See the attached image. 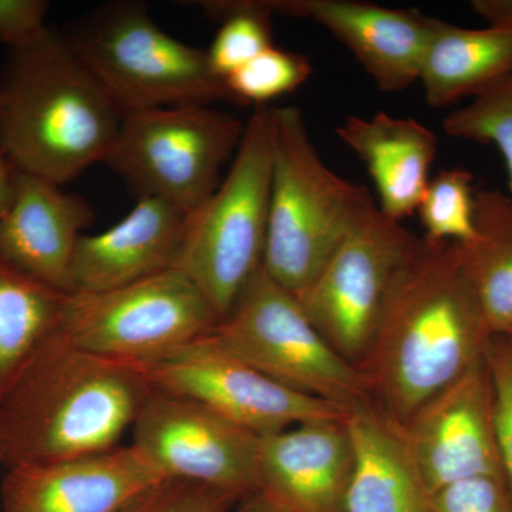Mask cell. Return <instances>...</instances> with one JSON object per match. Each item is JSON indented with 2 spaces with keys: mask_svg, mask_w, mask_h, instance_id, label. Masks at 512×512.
Returning <instances> with one entry per match:
<instances>
[{
  "mask_svg": "<svg viewBox=\"0 0 512 512\" xmlns=\"http://www.w3.org/2000/svg\"><path fill=\"white\" fill-rule=\"evenodd\" d=\"M491 336L456 242L423 237L397 276L359 370L373 403L403 426L483 359Z\"/></svg>",
  "mask_w": 512,
  "mask_h": 512,
  "instance_id": "6da1fadb",
  "label": "cell"
},
{
  "mask_svg": "<svg viewBox=\"0 0 512 512\" xmlns=\"http://www.w3.org/2000/svg\"><path fill=\"white\" fill-rule=\"evenodd\" d=\"M151 392L141 367L84 352L53 332L0 402V461L9 468L113 450Z\"/></svg>",
  "mask_w": 512,
  "mask_h": 512,
  "instance_id": "7a4b0ae2",
  "label": "cell"
},
{
  "mask_svg": "<svg viewBox=\"0 0 512 512\" xmlns=\"http://www.w3.org/2000/svg\"><path fill=\"white\" fill-rule=\"evenodd\" d=\"M124 111L52 29L12 50L0 82V153L56 185L104 163Z\"/></svg>",
  "mask_w": 512,
  "mask_h": 512,
  "instance_id": "3957f363",
  "label": "cell"
},
{
  "mask_svg": "<svg viewBox=\"0 0 512 512\" xmlns=\"http://www.w3.org/2000/svg\"><path fill=\"white\" fill-rule=\"evenodd\" d=\"M372 194L323 163L298 107H274V154L262 268L296 299L308 291Z\"/></svg>",
  "mask_w": 512,
  "mask_h": 512,
  "instance_id": "277c9868",
  "label": "cell"
},
{
  "mask_svg": "<svg viewBox=\"0 0 512 512\" xmlns=\"http://www.w3.org/2000/svg\"><path fill=\"white\" fill-rule=\"evenodd\" d=\"M274 154V107L256 106L227 177L188 217L174 269L207 296L220 319L264 262Z\"/></svg>",
  "mask_w": 512,
  "mask_h": 512,
  "instance_id": "5b68a950",
  "label": "cell"
},
{
  "mask_svg": "<svg viewBox=\"0 0 512 512\" xmlns=\"http://www.w3.org/2000/svg\"><path fill=\"white\" fill-rule=\"evenodd\" d=\"M66 39L124 113L235 103L207 50L168 35L137 3L101 9Z\"/></svg>",
  "mask_w": 512,
  "mask_h": 512,
  "instance_id": "8992f818",
  "label": "cell"
},
{
  "mask_svg": "<svg viewBox=\"0 0 512 512\" xmlns=\"http://www.w3.org/2000/svg\"><path fill=\"white\" fill-rule=\"evenodd\" d=\"M220 322L201 289L173 268L110 291L70 293L55 333L84 352L146 369Z\"/></svg>",
  "mask_w": 512,
  "mask_h": 512,
  "instance_id": "52a82bcc",
  "label": "cell"
},
{
  "mask_svg": "<svg viewBox=\"0 0 512 512\" xmlns=\"http://www.w3.org/2000/svg\"><path fill=\"white\" fill-rule=\"evenodd\" d=\"M235 356L306 396L350 412L373 403L366 377L336 352L301 302L259 269L210 333Z\"/></svg>",
  "mask_w": 512,
  "mask_h": 512,
  "instance_id": "ba28073f",
  "label": "cell"
},
{
  "mask_svg": "<svg viewBox=\"0 0 512 512\" xmlns=\"http://www.w3.org/2000/svg\"><path fill=\"white\" fill-rule=\"evenodd\" d=\"M245 123L205 104L128 111L104 164L141 197L160 198L187 215L220 185Z\"/></svg>",
  "mask_w": 512,
  "mask_h": 512,
  "instance_id": "9c48e42d",
  "label": "cell"
},
{
  "mask_svg": "<svg viewBox=\"0 0 512 512\" xmlns=\"http://www.w3.org/2000/svg\"><path fill=\"white\" fill-rule=\"evenodd\" d=\"M419 239L376 205L298 299L320 335L357 369L375 339L397 276Z\"/></svg>",
  "mask_w": 512,
  "mask_h": 512,
  "instance_id": "30bf717a",
  "label": "cell"
},
{
  "mask_svg": "<svg viewBox=\"0 0 512 512\" xmlns=\"http://www.w3.org/2000/svg\"><path fill=\"white\" fill-rule=\"evenodd\" d=\"M151 387L187 397L256 436L315 420L345 419V410L289 389L221 346L211 335L144 369Z\"/></svg>",
  "mask_w": 512,
  "mask_h": 512,
  "instance_id": "8fae6325",
  "label": "cell"
},
{
  "mask_svg": "<svg viewBox=\"0 0 512 512\" xmlns=\"http://www.w3.org/2000/svg\"><path fill=\"white\" fill-rule=\"evenodd\" d=\"M259 440L204 404L153 389L131 427L130 444L167 480L247 497L258 493Z\"/></svg>",
  "mask_w": 512,
  "mask_h": 512,
  "instance_id": "7c38bea8",
  "label": "cell"
},
{
  "mask_svg": "<svg viewBox=\"0 0 512 512\" xmlns=\"http://www.w3.org/2000/svg\"><path fill=\"white\" fill-rule=\"evenodd\" d=\"M400 427L430 495L464 478L504 476L495 441L493 380L485 356Z\"/></svg>",
  "mask_w": 512,
  "mask_h": 512,
  "instance_id": "4fadbf2b",
  "label": "cell"
},
{
  "mask_svg": "<svg viewBox=\"0 0 512 512\" xmlns=\"http://www.w3.org/2000/svg\"><path fill=\"white\" fill-rule=\"evenodd\" d=\"M167 480L133 444L92 454L5 468L0 512H120Z\"/></svg>",
  "mask_w": 512,
  "mask_h": 512,
  "instance_id": "5bb4252c",
  "label": "cell"
},
{
  "mask_svg": "<svg viewBox=\"0 0 512 512\" xmlns=\"http://www.w3.org/2000/svg\"><path fill=\"white\" fill-rule=\"evenodd\" d=\"M279 15L315 22L332 33L382 92L419 82L436 18L357 0H271Z\"/></svg>",
  "mask_w": 512,
  "mask_h": 512,
  "instance_id": "9a60e30c",
  "label": "cell"
},
{
  "mask_svg": "<svg viewBox=\"0 0 512 512\" xmlns=\"http://www.w3.org/2000/svg\"><path fill=\"white\" fill-rule=\"evenodd\" d=\"M258 471V493L281 511L348 512L353 447L346 417L261 437Z\"/></svg>",
  "mask_w": 512,
  "mask_h": 512,
  "instance_id": "2e32d148",
  "label": "cell"
},
{
  "mask_svg": "<svg viewBox=\"0 0 512 512\" xmlns=\"http://www.w3.org/2000/svg\"><path fill=\"white\" fill-rule=\"evenodd\" d=\"M90 205L59 185L16 170L8 211L0 220V258L60 293H73V262Z\"/></svg>",
  "mask_w": 512,
  "mask_h": 512,
  "instance_id": "e0dca14e",
  "label": "cell"
},
{
  "mask_svg": "<svg viewBox=\"0 0 512 512\" xmlns=\"http://www.w3.org/2000/svg\"><path fill=\"white\" fill-rule=\"evenodd\" d=\"M188 217L170 202L140 197L116 225L80 238L73 293L110 291L173 269Z\"/></svg>",
  "mask_w": 512,
  "mask_h": 512,
  "instance_id": "ac0fdd59",
  "label": "cell"
},
{
  "mask_svg": "<svg viewBox=\"0 0 512 512\" xmlns=\"http://www.w3.org/2000/svg\"><path fill=\"white\" fill-rule=\"evenodd\" d=\"M335 133L365 164L380 211L399 222L413 215L431 178L439 143L434 131L410 117L380 111L372 117H346Z\"/></svg>",
  "mask_w": 512,
  "mask_h": 512,
  "instance_id": "d6986e66",
  "label": "cell"
},
{
  "mask_svg": "<svg viewBox=\"0 0 512 512\" xmlns=\"http://www.w3.org/2000/svg\"><path fill=\"white\" fill-rule=\"evenodd\" d=\"M353 471L348 512H430V493L404 440L400 424L375 403L346 414Z\"/></svg>",
  "mask_w": 512,
  "mask_h": 512,
  "instance_id": "ffe728a7",
  "label": "cell"
},
{
  "mask_svg": "<svg viewBox=\"0 0 512 512\" xmlns=\"http://www.w3.org/2000/svg\"><path fill=\"white\" fill-rule=\"evenodd\" d=\"M512 73V29H471L437 19L419 82L433 109L484 92Z\"/></svg>",
  "mask_w": 512,
  "mask_h": 512,
  "instance_id": "44dd1931",
  "label": "cell"
},
{
  "mask_svg": "<svg viewBox=\"0 0 512 512\" xmlns=\"http://www.w3.org/2000/svg\"><path fill=\"white\" fill-rule=\"evenodd\" d=\"M476 235L457 244L464 271L477 293L493 335L512 332V197L477 190Z\"/></svg>",
  "mask_w": 512,
  "mask_h": 512,
  "instance_id": "7402d4cb",
  "label": "cell"
},
{
  "mask_svg": "<svg viewBox=\"0 0 512 512\" xmlns=\"http://www.w3.org/2000/svg\"><path fill=\"white\" fill-rule=\"evenodd\" d=\"M66 296L0 258V402L55 332Z\"/></svg>",
  "mask_w": 512,
  "mask_h": 512,
  "instance_id": "603a6c76",
  "label": "cell"
},
{
  "mask_svg": "<svg viewBox=\"0 0 512 512\" xmlns=\"http://www.w3.org/2000/svg\"><path fill=\"white\" fill-rule=\"evenodd\" d=\"M200 5L221 23L207 55L222 79L274 46L271 0H207Z\"/></svg>",
  "mask_w": 512,
  "mask_h": 512,
  "instance_id": "cb8c5ba5",
  "label": "cell"
},
{
  "mask_svg": "<svg viewBox=\"0 0 512 512\" xmlns=\"http://www.w3.org/2000/svg\"><path fill=\"white\" fill-rule=\"evenodd\" d=\"M474 177L464 168H447L430 178L419 207L424 238L467 244L476 235Z\"/></svg>",
  "mask_w": 512,
  "mask_h": 512,
  "instance_id": "d4e9b609",
  "label": "cell"
},
{
  "mask_svg": "<svg viewBox=\"0 0 512 512\" xmlns=\"http://www.w3.org/2000/svg\"><path fill=\"white\" fill-rule=\"evenodd\" d=\"M447 136L498 148L508 171L512 197V73L477 94L443 121Z\"/></svg>",
  "mask_w": 512,
  "mask_h": 512,
  "instance_id": "484cf974",
  "label": "cell"
},
{
  "mask_svg": "<svg viewBox=\"0 0 512 512\" xmlns=\"http://www.w3.org/2000/svg\"><path fill=\"white\" fill-rule=\"evenodd\" d=\"M312 74L309 57L272 46L225 77L235 104L268 106L276 97L295 92Z\"/></svg>",
  "mask_w": 512,
  "mask_h": 512,
  "instance_id": "4316f807",
  "label": "cell"
},
{
  "mask_svg": "<svg viewBox=\"0 0 512 512\" xmlns=\"http://www.w3.org/2000/svg\"><path fill=\"white\" fill-rule=\"evenodd\" d=\"M241 498L221 488L164 480L120 512H228Z\"/></svg>",
  "mask_w": 512,
  "mask_h": 512,
  "instance_id": "83f0119b",
  "label": "cell"
},
{
  "mask_svg": "<svg viewBox=\"0 0 512 512\" xmlns=\"http://www.w3.org/2000/svg\"><path fill=\"white\" fill-rule=\"evenodd\" d=\"M494 392V429L498 456L512 493V339L493 335L485 350Z\"/></svg>",
  "mask_w": 512,
  "mask_h": 512,
  "instance_id": "f1b7e54d",
  "label": "cell"
},
{
  "mask_svg": "<svg viewBox=\"0 0 512 512\" xmlns=\"http://www.w3.org/2000/svg\"><path fill=\"white\" fill-rule=\"evenodd\" d=\"M430 512H512L504 476L464 478L430 495Z\"/></svg>",
  "mask_w": 512,
  "mask_h": 512,
  "instance_id": "f546056e",
  "label": "cell"
},
{
  "mask_svg": "<svg viewBox=\"0 0 512 512\" xmlns=\"http://www.w3.org/2000/svg\"><path fill=\"white\" fill-rule=\"evenodd\" d=\"M47 10L45 0H0V43L10 52L33 45L49 30Z\"/></svg>",
  "mask_w": 512,
  "mask_h": 512,
  "instance_id": "4dcf8cb0",
  "label": "cell"
},
{
  "mask_svg": "<svg viewBox=\"0 0 512 512\" xmlns=\"http://www.w3.org/2000/svg\"><path fill=\"white\" fill-rule=\"evenodd\" d=\"M470 8L488 28L512 29V0H471Z\"/></svg>",
  "mask_w": 512,
  "mask_h": 512,
  "instance_id": "1f68e13d",
  "label": "cell"
},
{
  "mask_svg": "<svg viewBox=\"0 0 512 512\" xmlns=\"http://www.w3.org/2000/svg\"><path fill=\"white\" fill-rule=\"evenodd\" d=\"M16 168L0 153V220L8 211L15 188Z\"/></svg>",
  "mask_w": 512,
  "mask_h": 512,
  "instance_id": "d6a6232c",
  "label": "cell"
},
{
  "mask_svg": "<svg viewBox=\"0 0 512 512\" xmlns=\"http://www.w3.org/2000/svg\"><path fill=\"white\" fill-rule=\"evenodd\" d=\"M228 512H284L272 504L265 495L252 493L241 498Z\"/></svg>",
  "mask_w": 512,
  "mask_h": 512,
  "instance_id": "836d02e7",
  "label": "cell"
},
{
  "mask_svg": "<svg viewBox=\"0 0 512 512\" xmlns=\"http://www.w3.org/2000/svg\"><path fill=\"white\" fill-rule=\"evenodd\" d=\"M3 471H5V467H3L2 461H0V485H2Z\"/></svg>",
  "mask_w": 512,
  "mask_h": 512,
  "instance_id": "e575fe53",
  "label": "cell"
},
{
  "mask_svg": "<svg viewBox=\"0 0 512 512\" xmlns=\"http://www.w3.org/2000/svg\"><path fill=\"white\" fill-rule=\"evenodd\" d=\"M508 336H510V338L512 339V332H511V333H510V335H508Z\"/></svg>",
  "mask_w": 512,
  "mask_h": 512,
  "instance_id": "d590c367",
  "label": "cell"
}]
</instances>
